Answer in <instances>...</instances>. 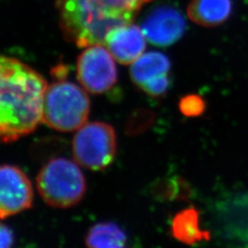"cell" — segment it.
I'll use <instances>...</instances> for the list:
<instances>
[{
    "instance_id": "obj_1",
    "label": "cell",
    "mask_w": 248,
    "mask_h": 248,
    "mask_svg": "<svg viewBox=\"0 0 248 248\" xmlns=\"http://www.w3.org/2000/svg\"><path fill=\"white\" fill-rule=\"evenodd\" d=\"M47 82L38 72L18 61L2 56L0 62V136L15 142L34 132L43 123Z\"/></svg>"
},
{
    "instance_id": "obj_2",
    "label": "cell",
    "mask_w": 248,
    "mask_h": 248,
    "mask_svg": "<svg viewBox=\"0 0 248 248\" xmlns=\"http://www.w3.org/2000/svg\"><path fill=\"white\" fill-rule=\"evenodd\" d=\"M141 0H57L59 24L64 38L79 48L105 45L116 28L132 23Z\"/></svg>"
},
{
    "instance_id": "obj_3",
    "label": "cell",
    "mask_w": 248,
    "mask_h": 248,
    "mask_svg": "<svg viewBox=\"0 0 248 248\" xmlns=\"http://www.w3.org/2000/svg\"><path fill=\"white\" fill-rule=\"evenodd\" d=\"M90 110L87 90L60 80L48 86L45 92L43 123L55 131L70 133L86 124Z\"/></svg>"
},
{
    "instance_id": "obj_4",
    "label": "cell",
    "mask_w": 248,
    "mask_h": 248,
    "mask_svg": "<svg viewBox=\"0 0 248 248\" xmlns=\"http://www.w3.org/2000/svg\"><path fill=\"white\" fill-rule=\"evenodd\" d=\"M77 162L55 158L39 171L36 185L39 194L49 206L67 209L77 205L87 190L86 179Z\"/></svg>"
},
{
    "instance_id": "obj_5",
    "label": "cell",
    "mask_w": 248,
    "mask_h": 248,
    "mask_svg": "<svg viewBox=\"0 0 248 248\" xmlns=\"http://www.w3.org/2000/svg\"><path fill=\"white\" fill-rule=\"evenodd\" d=\"M72 151L74 159L81 167L93 171L107 169L117 151L113 127L100 122L86 123L75 134Z\"/></svg>"
},
{
    "instance_id": "obj_6",
    "label": "cell",
    "mask_w": 248,
    "mask_h": 248,
    "mask_svg": "<svg viewBox=\"0 0 248 248\" xmlns=\"http://www.w3.org/2000/svg\"><path fill=\"white\" fill-rule=\"evenodd\" d=\"M77 76L82 86L91 94H103L117 82L114 57L103 45L87 47L78 59Z\"/></svg>"
},
{
    "instance_id": "obj_7",
    "label": "cell",
    "mask_w": 248,
    "mask_h": 248,
    "mask_svg": "<svg viewBox=\"0 0 248 248\" xmlns=\"http://www.w3.org/2000/svg\"><path fill=\"white\" fill-rule=\"evenodd\" d=\"M33 188L25 173L18 167L3 165L0 169V217L6 219L29 210Z\"/></svg>"
},
{
    "instance_id": "obj_8",
    "label": "cell",
    "mask_w": 248,
    "mask_h": 248,
    "mask_svg": "<svg viewBox=\"0 0 248 248\" xmlns=\"http://www.w3.org/2000/svg\"><path fill=\"white\" fill-rule=\"evenodd\" d=\"M170 62L164 53H143L132 63L130 75L133 83L152 97L164 95L169 87Z\"/></svg>"
},
{
    "instance_id": "obj_9",
    "label": "cell",
    "mask_w": 248,
    "mask_h": 248,
    "mask_svg": "<svg viewBox=\"0 0 248 248\" xmlns=\"http://www.w3.org/2000/svg\"><path fill=\"white\" fill-rule=\"evenodd\" d=\"M142 30L152 45L166 47L177 43L186 30L182 13L172 6H159L144 18Z\"/></svg>"
},
{
    "instance_id": "obj_10",
    "label": "cell",
    "mask_w": 248,
    "mask_h": 248,
    "mask_svg": "<svg viewBox=\"0 0 248 248\" xmlns=\"http://www.w3.org/2000/svg\"><path fill=\"white\" fill-rule=\"evenodd\" d=\"M145 38L142 30L130 23L112 30L107 36L105 45L117 62L132 64L144 53Z\"/></svg>"
},
{
    "instance_id": "obj_11",
    "label": "cell",
    "mask_w": 248,
    "mask_h": 248,
    "mask_svg": "<svg viewBox=\"0 0 248 248\" xmlns=\"http://www.w3.org/2000/svg\"><path fill=\"white\" fill-rule=\"evenodd\" d=\"M232 0H190L187 16L194 23L207 28L224 23L232 13Z\"/></svg>"
},
{
    "instance_id": "obj_12",
    "label": "cell",
    "mask_w": 248,
    "mask_h": 248,
    "mask_svg": "<svg viewBox=\"0 0 248 248\" xmlns=\"http://www.w3.org/2000/svg\"><path fill=\"white\" fill-rule=\"evenodd\" d=\"M172 234L186 245H194L210 238L209 232L201 227L198 211L192 207L176 214L172 222Z\"/></svg>"
},
{
    "instance_id": "obj_13",
    "label": "cell",
    "mask_w": 248,
    "mask_h": 248,
    "mask_svg": "<svg viewBox=\"0 0 248 248\" xmlns=\"http://www.w3.org/2000/svg\"><path fill=\"white\" fill-rule=\"evenodd\" d=\"M124 231L112 222H101L89 229L86 245L93 248H124L126 244Z\"/></svg>"
},
{
    "instance_id": "obj_14",
    "label": "cell",
    "mask_w": 248,
    "mask_h": 248,
    "mask_svg": "<svg viewBox=\"0 0 248 248\" xmlns=\"http://www.w3.org/2000/svg\"><path fill=\"white\" fill-rule=\"evenodd\" d=\"M206 108L203 99L198 95H187L179 102L180 111L186 117H197L202 114Z\"/></svg>"
},
{
    "instance_id": "obj_15",
    "label": "cell",
    "mask_w": 248,
    "mask_h": 248,
    "mask_svg": "<svg viewBox=\"0 0 248 248\" xmlns=\"http://www.w3.org/2000/svg\"><path fill=\"white\" fill-rule=\"evenodd\" d=\"M0 241L1 248H10L14 241L13 232L5 224H1L0 227Z\"/></svg>"
},
{
    "instance_id": "obj_16",
    "label": "cell",
    "mask_w": 248,
    "mask_h": 248,
    "mask_svg": "<svg viewBox=\"0 0 248 248\" xmlns=\"http://www.w3.org/2000/svg\"><path fill=\"white\" fill-rule=\"evenodd\" d=\"M52 74H53V76H54L55 78H57L61 79L62 78H64V77L66 76V74H67V70H66L65 66H62V65H60V66H59V65H58V66H56L55 68H53Z\"/></svg>"
},
{
    "instance_id": "obj_17",
    "label": "cell",
    "mask_w": 248,
    "mask_h": 248,
    "mask_svg": "<svg viewBox=\"0 0 248 248\" xmlns=\"http://www.w3.org/2000/svg\"><path fill=\"white\" fill-rule=\"evenodd\" d=\"M141 1H142V3H146V2H150L152 0H141Z\"/></svg>"
}]
</instances>
